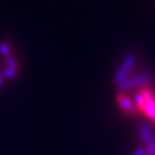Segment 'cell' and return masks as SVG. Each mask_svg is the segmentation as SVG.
<instances>
[{
    "label": "cell",
    "instance_id": "cell-2",
    "mask_svg": "<svg viewBox=\"0 0 155 155\" xmlns=\"http://www.w3.org/2000/svg\"><path fill=\"white\" fill-rule=\"evenodd\" d=\"M136 63V56L130 54L125 58V60L123 61V63L121 64L120 69L115 74V77H114V82L116 84L121 83L122 81H124L125 78L129 77V74L132 70L133 66Z\"/></svg>",
    "mask_w": 155,
    "mask_h": 155
},
{
    "label": "cell",
    "instance_id": "cell-5",
    "mask_svg": "<svg viewBox=\"0 0 155 155\" xmlns=\"http://www.w3.org/2000/svg\"><path fill=\"white\" fill-rule=\"evenodd\" d=\"M133 86H140V85H146L150 82V76L148 74H140L131 77Z\"/></svg>",
    "mask_w": 155,
    "mask_h": 155
},
{
    "label": "cell",
    "instance_id": "cell-13",
    "mask_svg": "<svg viewBox=\"0 0 155 155\" xmlns=\"http://www.w3.org/2000/svg\"><path fill=\"white\" fill-rule=\"evenodd\" d=\"M4 84V76H2V72H0V86Z\"/></svg>",
    "mask_w": 155,
    "mask_h": 155
},
{
    "label": "cell",
    "instance_id": "cell-10",
    "mask_svg": "<svg viewBox=\"0 0 155 155\" xmlns=\"http://www.w3.org/2000/svg\"><path fill=\"white\" fill-rule=\"evenodd\" d=\"M146 155H155V138L153 140H150L148 144H146Z\"/></svg>",
    "mask_w": 155,
    "mask_h": 155
},
{
    "label": "cell",
    "instance_id": "cell-12",
    "mask_svg": "<svg viewBox=\"0 0 155 155\" xmlns=\"http://www.w3.org/2000/svg\"><path fill=\"white\" fill-rule=\"evenodd\" d=\"M132 155H146V150H145V148H137V150L133 152Z\"/></svg>",
    "mask_w": 155,
    "mask_h": 155
},
{
    "label": "cell",
    "instance_id": "cell-3",
    "mask_svg": "<svg viewBox=\"0 0 155 155\" xmlns=\"http://www.w3.org/2000/svg\"><path fill=\"white\" fill-rule=\"evenodd\" d=\"M116 101H117V104H118V106H120V108H121L123 111H125L129 115H133V114H134V111H136L134 105H133V102L131 101V99L127 97V94H124V93L117 94Z\"/></svg>",
    "mask_w": 155,
    "mask_h": 155
},
{
    "label": "cell",
    "instance_id": "cell-8",
    "mask_svg": "<svg viewBox=\"0 0 155 155\" xmlns=\"http://www.w3.org/2000/svg\"><path fill=\"white\" fill-rule=\"evenodd\" d=\"M0 55L4 56V58H8L11 56V47L6 43H1L0 44Z\"/></svg>",
    "mask_w": 155,
    "mask_h": 155
},
{
    "label": "cell",
    "instance_id": "cell-7",
    "mask_svg": "<svg viewBox=\"0 0 155 155\" xmlns=\"http://www.w3.org/2000/svg\"><path fill=\"white\" fill-rule=\"evenodd\" d=\"M5 64L7 68H11V69H14V70H17L18 68V63H17V60L14 58V56H8L5 59Z\"/></svg>",
    "mask_w": 155,
    "mask_h": 155
},
{
    "label": "cell",
    "instance_id": "cell-11",
    "mask_svg": "<svg viewBox=\"0 0 155 155\" xmlns=\"http://www.w3.org/2000/svg\"><path fill=\"white\" fill-rule=\"evenodd\" d=\"M144 102H145V99H144V97L141 95V93L139 92L138 94H136L133 105H136V106H137V108H138V109H140V108L143 107V105H144Z\"/></svg>",
    "mask_w": 155,
    "mask_h": 155
},
{
    "label": "cell",
    "instance_id": "cell-9",
    "mask_svg": "<svg viewBox=\"0 0 155 155\" xmlns=\"http://www.w3.org/2000/svg\"><path fill=\"white\" fill-rule=\"evenodd\" d=\"M2 76H4V78H7V79H13L16 76V70L6 67L5 69H4V71H2Z\"/></svg>",
    "mask_w": 155,
    "mask_h": 155
},
{
    "label": "cell",
    "instance_id": "cell-1",
    "mask_svg": "<svg viewBox=\"0 0 155 155\" xmlns=\"http://www.w3.org/2000/svg\"><path fill=\"white\" fill-rule=\"evenodd\" d=\"M140 93H141V95L144 97V99H145L144 105L140 108V110L144 111L150 120H153L155 122V94H154V92L150 89L145 87V89H143L140 91Z\"/></svg>",
    "mask_w": 155,
    "mask_h": 155
},
{
    "label": "cell",
    "instance_id": "cell-6",
    "mask_svg": "<svg viewBox=\"0 0 155 155\" xmlns=\"http://www.w3.org/2000/svg\"><path fill=\"white\" fill-rule=\"evenodd\" d=\"M116 87L117 90L122 93V92H124V91H127V90H130L131 87H133V84H132V79H131V77L129 76L127 78H125L124 81H122L121 83L116 84Z\"/></svg>",
    "mask_w": 155,
    "mask_h": 155
},
{
    "label": "cell",
    "instance_id": "cell-4",
    "mask_svg": "<svg viewBox=\"0 0 155 155\" xmlns=\"http://www.w3.org/2000/svg\"><path fill=\"white\" fill-rule=\"evenodd\" d=\"M140 138L146 144H148L150 140L154 139V133L152 131V129H150L147 123L145 122L140 124Z\"/></svg>",
    "mask_w": 155,
    "mask_h": 155
}]
</instances>
